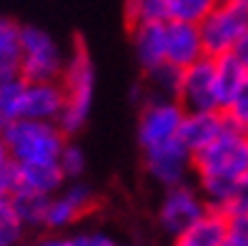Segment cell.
<instances>
[{
    "mask_svg": "<svg viewBox=\"0 0 248 246\" xmlns=\"http://www.w3.org/2000/svg\"><path fill=\"white\" fill-rule=\"evenodd\" d=\"M48 201H50V196L38 194V191H31V189H18L16 194L10 196L13 211L18 213L20 224H23L28 231H33V229H46Z\"/></svg>",
    "mask_w": 248,
    "mask_h": 246,
    "instance_id": "obj_17",
    "label": "cell"
},
{
    "mask_svg": "<svg viewBox=\"0 0 248 246\" xmlns=\"http://www.w3.org/2000/svg\"><path fill=\"white\" fill-rule=\"evenodd\" d=\"M181 73L183 70L163 63L160 68H155L153 73H145L148 78V96H158V98H176L178 100V88H181Z\"/></svg>",
    "mask_w": 248,
    "mask_h": 246,
    "instance_id": "obj_21",
    "label": "cell"
},
{
    "mask_svg": "<svg viewBox=\"0 0 248 246\" xmlns=\"http://www.w3.org/2000/svg\"><path fill=\"white\" fill-rule=\"evenodd\" d=\"M221 246H248V213L228 216L226 239H223Z\"/></svg>",
    "mask_w": 248,
    "mask_h": 246,
    "instance_id": "obj_28",
    "label": "cell"
},
{
    "mask_svg": "<svg viewBox=\"0 0 248 246\" xmlns=\"http://www.w3.org/2000/svg\"><path fill=\"white\" fill-rule=\"evenodd\" d=\"M65 106V93L61 81H28L25 91V115L23 118H35V121H53L58 123Z\"/></svg>",
    "mask_w": 248,
    "mask_h": 246,
    "instance_id": "obj_14",
    "label": "cell"
},
{
    "mask_svg": "<svg viewBox=\"0 0 248 246\" xmlns=\"http://www.w3.org/2000/svg\"><path fill=\"white\" fill-rule=\"evenodd\" d=\"M231 3H238V5H243V8H248V0H231Z\"/></svg>",
    "mask_w": 248,
    "mask_h": 246,
    "instance_id": "obj_33",
    "label": "cell"
},
{
    "mask_svg": "<svg viewBox=\"0 0 248 246\" xmlns=\"http://www.w3.org/2000/svg\"><path fill=\"white\" fill-rule=\"evenodd\" d=\"M228 216L208 209L196 224H191L178 236H173V246H221L226 239Z\"/></svg>",
    "mask_w": 248,
    "mask_h": 246,
    "instance_id": "obj_15",
    "label": "cell"
},
{
    "mask_svg": "<svg viewBox=\"0 0 248 246\" xmlns=\"http://www.w3.org/2000/svg\"><path fill=\"white\" fill-rule=\"evenodd\" d=\"M216 61V85H218V98H221V108L226 106V100L236 93V88L246 81L248 70L241 66V61L233 53L218 55Z\"/></svg>",
    "mask_w": 248,
    "mask_h": 246,
    "instance_id": "obj_19",
    "label": "cell"
},
{
    "mask_svg": "<svg viewBox=\"0 0 248 246\" xmlns=\"http://www.w3.org/2000/svg\"><path fill=\"white\" fill-rule=\"evenodd\" d=\"M143 168L158 186L170 189L178 183H188V179L193 176V153L183 146L181 138H176L143 151Z\"/></svg>",
    "mask_w": 248,
    "mask_h": 246,
    "instance_id": "obj_8",
    "label": "cell"
},
{
    "mask_svg": "<svg viewBox=\"0 0 248 246\" xmlns=\"http://www.w3.org/2000/svg\"><path fill=\"white\" fill-rule=\"evenodd\" d=\"M248 173V133L233 126L193 153V176L208 209L221 211L236 179Z\"/></svg>",
    "mask_w": 248,
    "mask_h": 246,
    "instance_id": "obj_1",
    "label": "cell"
},
{
    "mask_svg": "<svg viewBox=\"0 0 248 246\" xmlns=\"http://www.w3.org/2000/svg\"><path fill=\"white\" fill-rule=\"evenodd\" d=\"M25 231L28 229L13 211L10 198H0V246H23Z\"/></svg>",
    "mask_w": 248,
    "mask_h": 246,
    "instance_id": "obj_24",
    "label": "cell"
},
{
    "mask_svg": "<svg viewBox=\"0 0 248 246\" xmlns=\"http://www.w3.org/2000/svg\"><path fill=\"white\" fill-rule=\"evenodd\" d=\"M95 206V194L88 183L78 181H65V186L48 201V216H46V229L50 231H63L73 224H78L85 213Z\"/></svg>",
    "mask_w": 248,
    "mask_h": 246,
    "instance_id": "obj_10",
    "label": "cell"
},
{
    "mask_svg": "<svg viewBox=\"0 0 248 246\" xmlns=\"http://www.w3.org/2000/svg\"><path fill=\"white\" fill-rule=\"evenodd\" d=\"M25 91L28 81L20 73L0 76V118L5 123L25 115Z\"/></svg>",
    "mask_w": 248,
    "mask_h": 246,
    "instance_id": "obj_18",
    "label": "cell"
},
{
    "mask_svg": "<svg viewBox=\"0 0 248 246\" xmlns=\"http://www.w3.org/2000/svg\"><path fill=\"white\" fill-rule=\"evenodd\" d=\"M18 171H20V189L53 196L65 186V176L58 164H28L18 166Z\"/></svg>",
    "mask_w": 248,
    "mask_h": 246,
    "instance_id": "obj_16",
    "label": "cell"
},
{
    "mask_svg": "<svg viewBox=\"0 0 248 246\" xmlns=\"http://www.w3.org/2000/svg\"><path fill=\"white\" fill-rule=\"evenodd\" d=\"M208 211L206 198L201 196L198 186L191 183H178L166 189L163 198L158 206V224L160 229L170 236H178L191 224H196L203 213Z\"/></svg>",
    "mask_w": 248,
    "mask_h": 246,
    "instance_id": "obj_7",
    "label": "cell"
},
{
    "mask_svg": "<svg viewBox=\"0 0 248 246\" xmlns=\"http://www.w3.org/2000/svg\"><path fill=\"white\" fill-rule=\"evenodd\" d=\"M58 166H61L65 181H78L85 173V168H88V156H85V151L78 146V143H73L68 138L61 156H58Z\"/></svg>",
    "mask_w": 248,
    "mask_h": 246,
    "instance_id": "obj_26",
    "label": "cell"
},
{
    "mask_svg": "<svg viewBox=\"0 0 248 246\" xmlns=\"http://www.w3.org/2000/svg\"><path fill=\"white\" fill-rule=\"evenodd\" d=\"M58 81H61L63 93H65V106H63L61 118H58V126L70 138L80 133L83 126L88 123L91 108H93V91H95L93 61L80 38L73 43L70 53L65 55V66Z\"/></svg>",
    "mask_w": 248,
    "mask_h": 246,
    "instance_id": "obj_2",
    "label": "cell"
},
{
    "mask_svg": "<svg viewBox=\"0 0 248 246\" xmlns=\"http://www.w3.org/2000/svg\"><path fill=\"white\" fill-rule=\"evenodd\" d=\"M3 141L13 164H58L68 136L61 126L53 121H35V118H18L3 128Z\"/></svg>",
    "mask_w": 248,
    "mask_h": 246,
    "instance_id": "obj_3",
    "label": "cell"
},
{
    "mask_svg": "<svg viewBox=\"0 0 248 246\" xmlns=\"http://www.w3.org/2000/svg\"><path fill=\"white\" fill-rule=\"evenodd\" d=\"M221 213H226V216H243V213H248V173H243L241 179H236V183H233V189H231V194L226 198Z\"/></svg>",
    "mask_w": 248,
    "mask_h": 246,
    "instance_id": "obj_27",
    "label": "cell"
},
{
    "mask_svg": "<svg viewBox=\"0 0 248 246\" xmlns=\"http://www.w3.org/2000/svg\"><path fill=\"white\" fill-rule=\"evenodd\" d=\"M233 55H236L238 61H241V66L248 70V31H246L243 38L236 43V48H233Z\"/></svg>",
    "mask_w": 248,
    "mask_h": 246,
    "instance_id": "obj_31",
    "label": "cell"
},
{
    "mask_svg": "<svg viewBox=\"0 0 248 246\" xmlns=\"http://www.w3.org/2000/svg\"><path fill=\"white\" fill-rule=\"evenodd\" d=\"M3 128H5V121H3V118H0V133H3Z\"/></svg>",
    "mask_w": 248,
    "mask_h": 246,
    "instance_id": "obj_34",
    "label": "cell"
},
{
    "mask_svg": "<svg viewBox=\"0 0 248 246\" xmlns=\"http://www.w3.org/2000/svg\"><path fill=\"white\" fill-rule=\"evenodd\" d=\"M206 58L203 38L196 23L183 20H166V63L176 68H188Z\"/></svg>",
    "mask_w": 248,
    "mask_h": 246,
    "instance_id": "obj_11",
    "label": "cell"
},
{
    "mask_svg": "<svg viewBox=\"0 0 248 246\" xmlns=\"http://www.w3.org/2000/svg\"><path fill=\"white\" fill-rule=\"evenodd\" d=\"M130 35H133V53L143 76L153 73L166 63V23L130 25Z\"/></svg>",
    "mask_w": 248,
    "mask_h": 246,
    "instance_id": "obj_13",
    "label": "cell"
},
{
    "mask_svg": "<svg viewBox=\"0 0 248 246\" xmlns=\"http://www.w3.org/2000/svg\"><path fill=\"white\" fill-rule=\"evenodd\" d=\"M186 108L176 98H158L151 96L143 103L138 115V143L143 151L163 146L168 141H176L181 133Z\"/></svg>",
    "mask_w": 248,
    "mask_h": 246,
    "instance_id": "obj_6",
    "label": "cell"
},
{
    "mask_svg": "<svg viewBox=\"0 0 248 246\" xmlns=\"http://www.w3.org/2000/svg\"><path fill=\"white\" fill-rule=\"evenodd\" d=\"M125 16L130 25L138 23H166L168 0H125Z\"/></svg>",
    "mask_w": 248,
    "mask_h": 246,
    "instance_id": "obj_22",
    "label": "cell"
},
{
    "mask_svg": "<svg viewBox=\"0 0 248 246\" xmlns=\"http://www.w3.org/2000/svg\"><path fill=\"white\" fill-rule=\"evenodd\" d=\"M218 5V0H168V20L201 23Z\"/></svg>",
    "mask_w": 248,
    "mask_h": 246,
    "instance_id": "obj_23",
    "label": "cell"
},
{
    "mask_svg": "<svg viewBox=\"0 0 248 246\" xmlns=\"http://www.w3.org/2000/svg\"><path fill=\"white\" fill-rule=\"evenodd\" d=\"M20 66V25L0 16V76L18 73Z\"/></svg>",
    "mask_w": 248,
    "mask_h": 246,
    "instance_id": "obj_20",
    "label": "cell"
},
{
    "mask_svg": "<svg viewBox=\"0 0 248 246\" xmlns=\"http://www.w3.org/2000/svg\"><path fill=\"white\" fill-rule=\"evenodd\" d=\"M65 66V53L58 40L38 25H20V66L25 81H58Z\"/></svg>",
    "mask_w": 248,
    "mask_h": 246,
    "instance_id": "obj_4",
    "label": "cell"
},
{
    "mask_svg": "<svg viewBox=\"0 0 248 246\" xmlns=\"http://www.w3.org/2000/svg\"><path fill=\"white\" fill-rule=\"evenodd\" d=\"M226 126L228 123L223 111H186L178 138L191 153H198L201 148H206L211 141L221 136Z\"/></svg>",
    "mask_w": 248,
    "mask_h": 246,
    "instance_id": "obj_12",
    "label": "cell"
},
{
    "mask_svg": "<svg viewBox=\"0 0 248 246\" xmlns=\"http://www.w3.org/2000/svg\"><path fill=\"white\" fill-rule=\"evenodd\" d=\"M70 246H121V241L106 231H83V234L70 236Z\"/></svg>",
    "mask_w": 248,
    "mask_h": 246,
    "instance_id": "obj_30",
    "label": "cell"
},
{
    "mask_svg": "<svg viewBox=\"0 0 248 246\" xmlns=\"http://www.w3.org/2000/svg\"><path fill=\"white\" fill-rule=\"evenodd\" d=\"M198 31L208 58L233 53L236 43L248 31V8L231 0H218V5L198 23Z\"/></svg>",
    "mask_w": 248,
    "mask_h": 246,
    "instance_id": "obj_5",
    "label": "cell"
},
{
    "mask_svg": "<svg viewBox=\"0 0 248 246\" xmlns=\"http://www.w3.org/2000/svg\"><path fill=\"white\" fill-rule=\"evenodd\" d=\"M221 111L226 115V123L228 126H233V128H238V131L248 133V76L236 88V93L226 100V106Z\"/></svg>",
    "mask_w": 248,
    "mask_h": 246,
    "instance_id": "obj_25",
    "label": "cell"
},
{
    "mask_svg": "<svg viewBox=\"0 0 248 246\" xmlns=\"http://www.w3.org/2000/svg\"><path fill=\"white\" fill-rule=\"evenodd\" d=\"M10 156H8V148H5V141H3V133H0V166L8 164Z\"/></svg>",
    "mask_w": 248,
    "mask_h": 246,
    "instance_id": "obj_32",
    "label": "cell"
},
{
    "mask_svg": "<svg viewBox=\"0 0 248 246\" xmlns=\"http://www.w3.org/2000/svg\"><path fill=\"white\" fill-rule=\"evenodd\" d=\"M20 189V171H18V164H3L0 166V198H10Z\"/></svg>",
    "mask_w": 248,
    "mask_h": 246,
    "instance_id": "obj_29",
    "label": "cell"
},
{
    "mask_svg": "<svg viewBox=\"0 0 248 246\" xmlns=\"http://www.w3.org/2000/svg\"><path fill=\"white\" fill-rule=\"evenodd\" d=\"M178 103L186 111H221L213 58L206 55V58H201L198 63L183 68L181 88H178Z\"/></svg>",
    "mask_w": 248,
    "mask_h": 246,
    "instance_id": "obj_9",
    "label": "cell"
}]
</instances>
